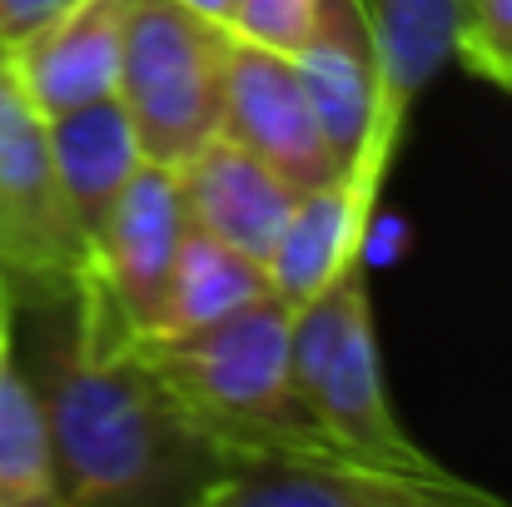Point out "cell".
I'll list each match as a JSON object with an SVG mask.
<instances>
[{
  "label": "cell",
  "instance_id": "6da1fadb",
  "mask_svg": "<svg viewBox=\"0 0 512 507\" xmlns=\"http://www.w3.org/2000/svg\"><path fill=\"white\" fill-rule=\"evenodd\" d=\"M65 304L70 334L35 388L50 428L55 503L155 498L179 478L189 453H204V443L160 378L140 363L135 329L95 269L75 279Z\"/></svg>",
  "mask_w": 512,
  "mask_h": 507
},
{
  "label": "cell",
  "instance_id": "7a4b0ae2",
  "mask_svg": "<svg viewBox=\"0 0 512 507\" xmlns=\"http://www.w3.org/2000/svg\"><path fill=\"white\" fill-rule=\"evenodd\" d=\"M289 383L309 418L348 453L443 488H468L453 478L438 458H428L403 423L388 408L383 373H378V343H373V309L363 269L348 264L339 279H329L309 304L294 309L289 324Z\"/></svg>",
  "mask_w": 512,
  "mask_h": 507
},
{
  "label": "cell",
  "instance_id": "3957f363",
  "mask_svg": "<svg viewBox=\"0 0 512 507\" xmlns=\"http://www.w3.org/2000/svg\"><path fill=\"white\" fill-rule=\"evenodd\" d=\"M289 324L294 309L269 289L204 329L135 334V353L199 443L224 428H319L289 383Z\"/></svg>",
  "mask_w": 512,
  "mask_h": 507
},
{
  "label": "cell",
  "instance_id": "277c9868",
  "mask_svg": "<svg viewBox=\"0 0 512 507\" xmlns=\"http://www.w3.org/2000/svg\"><path fill=\"white\" fill-rule=\"evenodd\" d=\"M204 507H498L483 488H443L388 473L339 448L324 428H224L204 438Z\"/></svg>",
  "mask_w": 512,
  "mask_h": 507
},
{
  "label": "cell",
  "instance_id": "5b68a950",
  "mask_svg": "<svg viewBox=\"0 0 512 507\" xmlns=\"http://www.w3.org/2000/svg\"><path fill=\"white\" fill-rule=\"evenodd\" d=\"M224 35L229 25H214L179 0H130L115 95L150 165L179 169L224 130Z\"/></svg>",
  "mask_w": 512,
  "mask_h": 507
},
{
  "label": "cell",
  "instance_id": "8992f818",
  "mask_svg": "<svg viewBox=\"0 0 512 507\" xmlns=\"http://www.w3.org/2000/svg\"><path fill=\"white\" fill-rule=\"evenodd\" d=\"M95 269L85 234L70 219L50 165L45 115L30 105L10 45L0 40V274L45 299H70L75 279Z\"/></svg>",
  "mask_w": 512,
  "mask_h": 507
},
{
  "label": "cell",
  "instance_id": "52a82bcc",
  "mask_svg": "<svg viewBox=\"0 0 512 507\" xmlns=\"http://www.w3.org/2000/svg\"><path fill=\"white\" fill-rule=\"evenodd\" d=\"M219 95H224V130L219 135L244 145L254 160H264L299 194L348 174L314 120V105H309L289 55L229 30L224 60H219Z\"/></svg>",
  "mask_w": 512,
  "mask_h": 507
},
{
  "label": "cell",
  "instance_id": "ba28073f",
  "mask_svg": "<svg viewBox=\"0 0 512 507\" xmlns=\"http://www.w3.org/2000/svg\"><path fill=\"white\" fill-rule=\"evenodd\" d=\"M184 229H189V209L179 194V174L170 165L140 160L95 239V274L135 334H150L160 319Z\"/></svg>",
  "mask_w": 512,
  "mask_h": 507
},
{
  "label": "cell",
  "instance_id": "9c48e42d",
  "mask_svg": "<svg viewBox=\"0 0 512 507\" xmlns=\"http://www.w3.org/2000/svg\"><path fill=\"white\" fill-rule=\"evenodd\" d=\"M363 10H368V35H373V70H378V120H373L363 174L353 184L373 199L388 174L408 105L458 55L468 0H363Z\"/></svg>",
  "mask_w": 512,
  "mask_h": 507
},
{
  "label": "cell",
  "instance_id": "30bf717a",
  "mask_svg": "<svg viewBox=\"0 0 512 507\" xmlns=\"http://www.w3.org/2000/svg\"><path fill=\"white\" fill-rule=\"evenodd\" d=\"M289 60L299 70V85L314 105L329 150L343 160L348 179H358L378 120V70L363 0H319L314 30L304 50Z\"/></svg>",
  "mask_w": 512,
  "mask_h": 507
},
{
  "label": "cell",
  "instance_id": "8fae6325",
  "mask_svg": "<svg viewBox=\"0 0 512 507\" xmlns=\"http://www.w3.org/2000/svg\"><path fill=\"white\" fill-rule=\"evenodd\" d=\"M125 10L130 0H75L10 45V65L45 120L115 95Z\"/></svg>",
  "mask_w": 512,
  "mask_h": 507
},
{
  "label": "cell",
  "instance_id": "7c38bea8",
  "mask_svg": "<svg viewBox=\"0 0 512 507\" xmlns=\"http://www.w3.org/2000/svg\"><path fill=\"white\" fill-rule=\"evenodd\" d=\"M174 174H179L189 224H199L219 244L239 249L244 259L269 264V254L279 244V229L289 224L294 199H299V189L289 179H279L264 160H254L229 135H214Z\"/></svg>",
  "mask_w": 512,
  "mask_h": 507
},
{
  "label": "cell",
  "instance_id": "4fadbf2b",
  "mask_svg": "<svg viewBox=\"0 0 512 507\" xmlns=\"http://www.w3.org/2000/svg\"><path fill=\"white\" fill-rule=\"evenodd\" d=\"M45 135H50V165H55L60 194L70 204V219L95 254V239H100L120 189L145 160L135 125H130L120 95H100L80 110L45 120Z\"/></svg>",
  "mask_w": 512,
  "mask_h": 507
},
{
  "label": "cell",
  "instance_id": "5bb4252c",
  "mask_svg": "<svg viewBox=\"0 0 512 507\" xmlns=\"http://www.w3.org/2000/svg\"><path fill=\"white\" fill-rule=\"evenodd\" d=\"M368 214H373V199L348 174L334 179V184H319V189L299 194L294 214L279 229V244H274V254L264 264L269 289L289 309L309 304L329 279H339L348 264H358Z\"/></svg>",
  "mask_w": 512,
  "mask_h": 507
},
{
  "label": "cell",
  "instance_id": "9a60e30c",
  "mask_svg": "<svg viewBox=\"0 0 512 507\" xmlns=\"http://www.w3.org/2000/svg\"><path fill=\"white\" fill-rule=\"evenodd\" d=\"M269 294V274L264 264L244 259L239 249L219 244L214 234H204L199 224L184 229L179 239V259L165 284V304L150 334H184V329H204L224 314H234L239 304Z\"/></svg>",
  "mask_w": 512,
  "mask_h": 507
},
{
  "label": "cell",
  "instance_id": "2e32d148",
  "mask_svg": "<svg viewBox=\"0 0 512 507\" xmlns=\"http://www.w3.org/2000/svg\"><path fill=\"white\" fill-rule=\"evenodd\" d=\"M0 507H60L45 408L20 373L10 338L0 343Z\"/></svg>",
  "mask_w": 512,
  "mask_h": 507
},
{
  "label": "cell",
  "instance_id": "e0dca14e",
  "mask_svg": "<svg viewBox=\"0 0 512 507\" xmlns=\"http://www.w3.org/2000/svg\"><path fill=\"white\" fill-rule=\"evenodd\" d=\"M458 55L473 75L512 95V0H468Z\"/></svg>",
  "mask_w": 512,
  "mask_h": 507
},
{
  "label": "cell",
  "instance_id": "ac0fdd59",
  "mask_svg": "<svg viewBox=\"0 0 512 507\" xmlns=\"http://www.w3.org/2000/svg\"><path fill=\"white\" fill-rule=\"evenodd\" d=\"M314 15H319V0H239L229 30L279 55H299L314 30Z\"/></svg>",
  "mask_w": 512,
  "mask_h": 507
},
{
  "label": "cell",
  "instance_id": "d6986e66",
  "mask_svg": "<svg viewBox=\"0 0 512 507\" xmlns=\"http://www.w3.org/2000/svg\"><path fill=\"white\" fill-rule=\"evenodd\" d=\"M65 5H75V0H0V40L5 45L25 40L30 30H40L45 20H55Z\"/></svg>",
  "mask_w": 512,
  "mask_h": 507
},
{
  "label": "cell",
  "instance_id": "ffe728a7",
  "mask_svg": "<svg viewBox=\"0 0 512 507\" xmlns=\"http://www.w3.org/2000/svg\"><path fill=\"white\" fill-rule=\"evenodd\" d=\"M179 5L194 10V15H204V20H214V25H229L234 10H239V0H179Z\"/></svg>",
  "mask_w": 512,
  "mask_h": 507
},
{
  "label": "cell",
  "instance_id": "44dd1931",
  "mask_svg": "<svg viewBox=\"0 0 512 507\" xmlns=\"http://www.w3.org/2000/svg\"><path fill=\"white\" fill-rule=\"evenodd\" d=\"M10 338V284H5V274H0V343Z\"/></svg>",
  "mask_w": 512,
  "mask_h": 507
}]
</instances>
